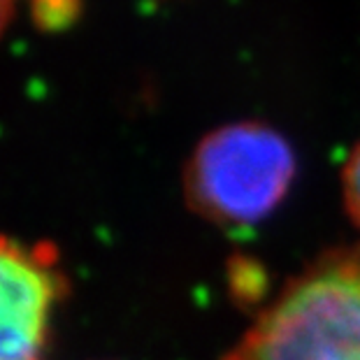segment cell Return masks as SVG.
<instances>
[{"instance_id":"6da1fadb","label":"cell","mask_w":360,"mask_h":360,"mask_svg":"<svg viewBox=\"0 0 360 360\" xmlns=\"http://www.w3.org/2000/svg\"><path fill=\"white\" fill-rule=\"evenodd\" d=\"M224 360H360V244L290 279Z\"/></svg>"},{"instance_id":"7a4b0ae2","label":"cell","mask_w":360,"mask_h":360,"mask_svg":"<svg viewBox=\"0 0 360 360\" xmlns=\"http://www.w3.org/2000/svg\"><path fill=\"white\" fill-rule=\"evenodd\" d=\"M297 158L279 130L260 121H235L210 130L181 172L184 200L219 226H254L283 202Z\"/></svg>"},{"instance_id":"3957f363","label":"cell","mask_w":360,"mask_h":360,"mask_svg":"<svg viewBox=\"0 0 360 360\" xmlns=\"http://www.w3.org/2000/svg\"><path fill=\"white\" fill-rule=\"evenodd\" d=\"M68 277L51 242L0 235V360H49Z\"/></svg>"},{"instance_id":"277c9868","label":"cell","mask_w":360,"mask_h":360,"mask_svg":"<svg viewBox=\"0 0 360 360\" xmlns=\"http://www.w3.org/2000/svg\"><path fill=\"white\" fill-rule=\"evenodd\" d=\"M342 193L351 221L360 228V142L349 154L342 170Z\"/></svg>"},{"instance_id":"5b68a950","label":"cell","mask_w":360,"mask_h":360,"mask_svg":"<svg viewBox=\"0 0 360 360\" xmlns=\"http://www.w3.org/2000/svg\"><path fill=\"white\" fill-rule=\"evenodd\" d=\"M33 12L40 26L60 28L79 12V0H33Z\"/></svg>"},{"instance_id":"8992f818","label":"cell","mask_w":360,"mask_h":360,"mask_svg":"<svg viewBox=\"0 0 360 360\" xmlns=\"http://www.w3.org/2000/svg\"><path fill=\"white\" fill-rule=\"evenodd\" d=\"M14 5H17V0H0V33L10 24V19L14 14Z\"/></svg>"}]
</instances>
